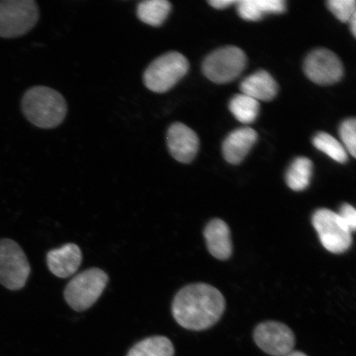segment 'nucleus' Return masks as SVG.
Returning a JSON list of instances; mask_svg holds the SVG:
<instances>
[{"label":"nucleus","instance_id":"1a4fd4ad","mask_svg":"<svg viewBox=\"0 0 356 356\" xmlns=\"http://www.w3.org/2000/svg\"><path fill=\"white\" fill-rule=\"evenodd\" d=\"M304 70L306 76L319 86H331L339 82L344 75L339 57L323 48L309 53L305 60Z\"/></svg>","mask_w":356,"mask_h":356},{"label":"nucleus","instance_id":"39448f33","mask_svg":"<svg viewBox=\"0 0 356 356\" xmlns=\"http://www.w3.org/2000/svg\"><path fill=\"white\" fill-rule=\"evenodd\" d=\"M108 282V275L99 268H90L75 275L65 288V299L75 311L86 310L97 301Z\"/></svg>","mask_w":356,"mask_h":356},{"label":"nucleus","instance_id":"a211bd4d","mask_svg":"<svg viewBox=\"0 0 356 356\" xmlns=\"http://www.w3.org/2000/svg\"><path fill=\"white\" fill-rule=\"evenodd\" d=\"M313 168V162L308 158L299 157L293 160L286 175L289 188L295 191H305L310 184Z\"/></svg>","mask_w":356,"mask_h":356},{"label":"nucleus","instance_id":"ddd939ff","mask_svg":"<svg viewBox=\"0 0 356 356\" xmlns=\"http://www.w3.org/2000/svg\"><path fill=\"white\" fill-rule=\"evenodd\" d=\"M257 133L251 127H243L231 132L222 143V156L227 162L238 164L246 157L257 140Z\"/></svg>","mask_w":356,"mask_h":356},{"label":"nucleus","instance_id":"f8f14e48","mask_svg":"<svg viewBox=\"0 0 356 356\" xmlns=\"http://www.w3.org/2000/svg\"><path fill=\"white\" fill-rule=\"evenodd\" d=\"M47 266L51 273L68 278L76 273L82 262V252L74 243H68L47 253Z\"/></svg>","mask_w":356,"mask_h":356},{"label":"nucleus","instance_id":"f257e3e1","mask_svg":"<svg viewBox=\"0 0 356 356\" xmlns=\"http://www.w3.org/2000/svg\"><path fill=\"white\" fill-rule=\"evenodd\" d=\"M225 300L210 284L198 283L182 288L173 300V318L181 327L203 331L215 325L224 314Z\"/></svg>","mask_w":356,"mask_h":356},{"label":"nucleus","instance_id":"7ed1b4c3","mask_svg":"<svg viewBox=\"0 0 356 356\" xmlns=\"http://www.w3.org/2000/svg\"><path fill=\"white\" fill-rule=\"evenodd\" d=\"M188 59L179 52L170 51L155 59L144 73L145 86L156 93L167 92L188 74Z\"/></svg>","mask_w":356,"mask_h":356},{"label":"nucleus","instance_id":"a878e982","mask_svg":"<svg viewBox=\"0 0 356 356\" xmlns=\"http://www.w3.org/2000/svg\"><path fill=\"white\" fill-rule=\"evenodd\" d=\"M350 30L354 37H356V15H354L350 20Z\"/></svg>","mask_w":356,"mask_h":356},{"label":"nucleus","instance_id":"412c9836","mask_svg":"<svg viewBox=\"0 0 356 356\" xmlns=\"http://www.w3.org/2000/svg\"><path fill=\"white\" fill-rule=\"evenodd\" d=\"M313 144L316 149L326 154L334 161L340 163H346L348 154L344 146L332 136L326 132H320L314 137Z\"/></svg>","mask_w":356,"mask_h":356},{"label":"nucleus","instance_id":"423d86ee","mask_svg":"<svg viewBox=\"0 0 356 356\" xmlns=\"http://www.w3.org/2000/svg\"><path fill=\"white\" fill-rule=\"evenodd\" d=\"M247 56L241 49L229 46L218 49L204 59L202 71L216 83H228L240 76L246 68Z\"/></svg>","mask_w":356,"mask_h":356},{"label":"nucleus","instance_id":"6e6552de","mask_svg":"<svg viewBox=\"0 0 356 356\" xmlns=\"http://www.w3.org/2000/svg\"><path fill=\"white\" fill-rule=\"evenodd\" d=\"M312 222L320 242L327 251L340 254L350 248L353 236L337 213L328 209H319L314 213Z\"/></svg>","mask_w":356,"mask_h":356},{"label":"nucleus","instance_id":"f3484780","mask_svg":"<svg viewBox=\"0 0 356 356\" xmlns=\"http://www.w3.org/2000/svg\"><path fill=\"white\" fill-rule=\"evenodd\" d=\"M172 10L167 0H145L138 4L137 16L141 22L152 26H160L166 21Z\"/></svg>","mask_w":356,"mask_h":356},{"label":"nucleus","instance_id":"2eb2a0df","mask_svg":"<svg viewBox=\"0 0 356 356\" xmlns=\"http://www.w3.org/2000/svg\"><path fill=\"white\" fill-rule=\"evenodd\" d=\"M240 90L258 102H269L277 95L278 84L268 72L259 70L243 80Z\"/></svg>","mask_w":356,"mask_h":356},{"label":"nucleus","instance_id":"aec40b11","mask_svg":"<svg viewBox=\"0 0 356 356\" xmlns=\"http://www.w3.org/2000/svg\"><path fill=\"white\" fill-rule=\"evenodd\" d=\"M229 110L238 122L250 124L255 122L259 115L260 104L252 97L240 93L230 100Z\"/></svg>","mask_w":356,"mask_h":356},{"label":"nucleus","instance_id":"bb28decb","mask_svg":"<svg viewBox=\"0 0 356 356\" xmlns=\"http://www.w3.org/2000/svg\"><path fill=\"white\" fill-rule=\"evenodd\" d=\"M286 356H308L305 353H301V351L293 350L291 353H289Z\"/></svg>","mask_w":356,"mask_h":356},{"label":"nucleus","instance_id":"9b49d317","mask_svg":"<svg viewBox=\"0 0 356 356\" xmlns=\"http://www.w3.org/2000/svg\"><path fill=\"white\" fill-rule=\"evenodd\" d=\"M167 145L169 153L177 161L190 163L198 153L200 140L197 133L185 124L176 122L168 128Z\"/></svg>","mask_w":356,"mask_h":356},{"label":"nucleus","instance_id":"20e7f679","mask_svg":"<svg viewBox=\"0 0 356 356\" xmlns=\"http://www.w3.org/2000/svg\"><path fill=\"white\" fill-rule=\"evenodd\" d=\"M39 19V8L34 0L0 1V38H16L28 33Z\"/></svg>","mask_w":356,"mask_h":356},{"label":"nucleus","instance_id":"0eeeda50","mask_svg":"<svg viewBox=\"0 0 356 356\" xmlns=\"http://www.w3.org/2000/svg\"><path fill=\"white\" fill-rule=\"evenodd\" d=\"M31 266L22 249L13 240L0 239V284L10 291L24 288Z\"/></svg>","mask_w":356,"mask_h":356},{"label":"nucleus","instance_id":"f03ea898","mask_svg":"<svg viewBox=\"0 0 356 356\" xmlns=\"http://www.w3.org/2000/svg\"><path fill=\"white\" fill-rule=\"evenodd\" d=\"M22 110L34 126L52 129L63 122L67 104L65 97L55 89L37 86L29 89L22 97Z\"/></svg>","mask_w":356,"mask_h":356},{"label":"nucleus","instance_id":"393cba45","mask_svg":"<svg viewBox=\"0 0 356 356\" xmlns=\"http://www.w3.org/2000/svg\"><path fill=\"white\" fill-rule=\"evenodd\" d=\"M238 0H211V1H208L209 3L213 8H216V10H225V8L233 6V4H237Z\"/></svg>","mask_w":356,"mask_h":356},{"label":"nucleus","instance_id":"9d476101","mask_svg":"<svg viewBox=\"0 0 356 356\" xmlns=\"http://www.w3.org/2000/svg\"><path fill=\"white\" fill-rule=\"evenodd\" d=\"M253 338L256 344L271 356H286L296 346L295 334L286 324L265 322L256 327Z\"/></svg>","mask_w":356,"mask_h":356},{"label":"nucleus","instance_id":"dca6fc26","mask_svg":"<svg viewBox=\"0 0 356 356\" xmlns=\"http://www.w3.org/2000/svg\"><path fill=\"white\" fill-rule=\"evenodd\" d=\"M238 15L246 21H259L266 15H280L286 10L284 0H238Z\"/></svg>","mask_w":356,"mask_h":356},{"label":"nucleus","instance_id":"b1692460","mask_svg":"<svg viewBox=\"0 0 356 356\" xmlns=\"http://www.w3.org/2000/svg\"><path fill=\"white\" fill-rule=\"evenodd\" d=\"M342 222L345 225L350 232L353 234L356 228V211L355 209L349 204H342L339 213H337Z\"/></svg>","mask_w":356,"mask_h":356},{"label":"nucleus","instance_id":"6ab92c4d","mask_svg":"<svg viewBox=\"0 0 356 356\" xmlns=\"http://www.w3.org/2000/svg\"><path fill=\"white\" fill-rule=\"evenodd\" d=\"M175 353V346L168 337L155 336L138 342L127 356H173Z\"/></svg>","mask_w":356,"mask_h":356},{"label":"nucleus","instance_id":"5701e85b","mask_svg":"<svg viewBox=\"0 0 356 356\" xmlns=\"http://www.w3.org/2000/svg\"><path fill=\"white\" fill-rule=\"evenodd\" d=\"M327 3L329 10L341 22H350L356 13L355 0H329Z\"/></svg>","mask_w":356,"mask_h":356},{"label":"nucleus","instance_id":"4be33fe9","mask_svg":"<svg viewBox=\"0 0 356 356\" xmlns=\"http://www.w3.org/2000/svg\"><path fill=\"white\" fill-rule=\"evenodd\" d=\"M339 135L346 152L356 157V121L355 118L346 119L341 124Z\"/></svg>","mask_w":356,"mask_h":356},{"label":"nucleus","instance_id":"4468645a","mask_svg":"<svg viewBox=\"0 0 356 356\" xmlns=\"http://www.w3.org/2000/svg\"><path fill=\"white\" fill-rule=\"evenodd\" d=\"M209 252L219 260H227L232 255L233 244L228 225L220 219L211 220L204 231Z\"/></svg>","mask_w":356,"mask_h":356}]
</instances>
